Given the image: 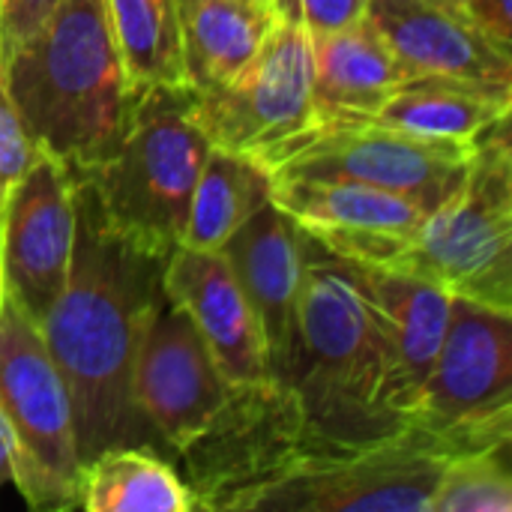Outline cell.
<instances>
[{
    "instance_id": "1",
    "label": "cell",
    "mask_w": 512,
    "mask_h": 512,
    "mask_svg": "<svg viewBox=\"0 0 512 512\" xmlns=\"http://www.w3.org/2000/svg\"><path fill=\"white\" fill-rule=\"evenodd\" d=\"M162 258L135 249L105 219L93 186L75 177V243L60 297L39 321L60 369L78 459L147 438L132 396L135 357L162 300Z\"/></svg>"
},
{
    "instance_id": "2",
    "label": "cell",
    "mask_w": 512,
    "mask_h": 512,
    "mask_svg": "<svg viewBox=\"0 0 512 512\" xmlns=\"http://www.w3.org/2000/svg\"><path fill=\"white\" fill-rule=\"evenodd\" d=\"M0 69L36 147L72 177L117 153L141 93L126 75L105 0H57Z\"/></svg>"
},
{
    "instance_id": "3",
    "label": "cell",
    "mask_w": 512,
    "mask_h": 512,
    "mask_svg": "<svg viewBox=\"0 0 512 512\" xmlns=\"http://www.w3.org/2000/svg\"><path fill=\"white\" fill-rule=\"evenodd\" d=\"M387 375L390 345L381 315L351 264L306 234L294 342L282 381L321 438L366 447L405 429L384 405Z\"/></svg>"
},
{
    "instance_id": "4",
    "label": "cell",
    "mask_w": 512,
    "mask_h": 512,
    "mask_svg": "<svg viewBox=\"0 0 512 512\" xmlns=\"http://www.w3.org/2000/svg\"><path fill=\"white\" fill-rule=\"evenodd\" d=\"M210 147L192 120V90L159 84L138 96L117 153L81 180L93 186L117 234L168 261L183 243L189 201Z\"/></svg>"
},
{
    "instance_id": "5",
    "label": "cell",
    "mask_w": 512,
    "mask_h": 512,
    "mask_svg": "<svg viewBox=\"0 0 512 512\" xmlns=\"http://www.w3.org/2000/svg\"><path fill=\"white\" fill-rule=\"evenodd\" d=\"M381 267L420 276L453 297L512 312L510 123H501L474 147L459 189L432 207Z\"/></svg>"
},
{
    "instance_id": "6",
    "label": "cell",
    "mask_w": 512,
    "mask_h": 512,
    "mask_svg": "<svg viewBox=\"0 0 512 512\" xmlns=\"http://www.w3.org/2000/svg\"><path fill=\"white\" fill-rule=\"evenodd\" d=\"M342 447L321 438L285 381L231 387L210 426L177 456L195 510L246 512L267 486L288 477L309 453Z\"/></svg>"
},
{
    "instance_id": "7",
    "label": "cell",
    "mask_w": 512,
    "mask_h": 512,
    "mask_svg": "<svg viewBox=\"0 0 512 512\" xmlns=\"http://www.w3.org/2000/svg\"><path fill=\"white\" fill-rule=\"evenodd\" d=\"M447 456L512 441V312L453 297L447 336L405 417Z\"/></svg>"
},
{
    "instance_id": "8",
    "label": "cell",
    "mask_w": 512,
    "mask_h": 512,
    "mask_svg": "<svg viewBox=\"0 0 512 512\" xmlns=\"http://www.w3.org/2000/svg\"><path fill=\"white\" fill-rule=\"evenodd\" d=\"M0 414L15 438V489L36 512L75 510L72 402L39 324L0 288Z\"/></svg>"
},
{
    "instance_id": "9",
    "label": "cell",
    "mask_w": 512,
    "mask_h": 512,
    "mask_svg": "<svg viewBox=\"0 0 512 512\" xmlns=\"http://www.w3.org/2000/svg\"><path fill=\"white\" fill-rule=\"evenodd\" d=\"M474 147L417 138L360 120L312 126L258 165H264L270 177H318L375 186L432 210L459 189Z\"/></svg>"
},
{
    "instance_id": "10",
    "label": "cell",
    "mask_w": 512,
    "mask_h": 512,
    "mask_svg": "<svg viewBox=\"0 0 512 512\" xmlns=\"http://www.w3.org/2000/svg\"><path fill=\"white\" fill-rule=\"evenodd\" d=\"M447 459L435 438L411 426L366 447H324L258 492L246 512H429Z\"/></svg>"
},
{
    "instance_id": "11",
    "label": "cell",
    "mask_w": 512,
    "mask_h": 512,
    "mask_svg": "<svg viewBox=\"0 0 512 512\" xmlns=\"http://www.w3.org/2000/svg\"><path fill=\"white\" fill-rule=\"evenodd\" d=\"M192 120L213 147L255 162L315 126L312 36L276 18L249 66L222 87L195 93Z\"/></svg>"
},
{
    "instance_id": "12",
    "label": "cell",
    "mask_w": 512,
    "mask_h": 512,
    "mask_svg": "<svg viewBox=\"0 0 512 512\" xmlns=\"http://www.w3.org/2000/svg\"><path fill=\"white\" fill-rule=\"evenodd\" d=\"M72 243L75 177L57 156L36 150L0 225V288L36 324L66 285Z\"/></svg>"
},
{
    "instance_id": "13",
    "label": "cell",
    "mask_w": 512,
    "mask_h": 512,
    "mask_svg": "<svg viewBox=\"0 0 512 512\" xmlns=\"http://www.w3.org/2000/svg\"><path fill=\"white\" fill-rule=\"evenodd\" d=\"M231 384L189 315L165 294L144 330L132 396L141 420L174 453L195 441L228 399Z\"/></svg>"
},
{
    "instance_id": "14",
    "label": "cell",
    "mask_w": 512,
    "mask_h": 512,
    "mask_svg": "<svg viewBox=\"0 0 512 512\" xmlns=\"http://www.w3.org/2000/svg\"><path fill=\"white\" fill-rule=\"evenodd\" d=\"M270 201L333 255L381 267L429 210L363 183L318 177H273Z\"/></svg>"
},
{
    "instance_id": "15",
    "label": "cell",
    "mask_w": 512,
    "mask_h": 512,
    "mask_svg": "<svg viewBox=\"0 0 512 512\" xmlns=\"http://www.w3.org/2000/svg\"><path fill=\"white\" fill-rule=\"evenodd\" d=\"M162 294L189 315L231 387L273 378L258 315L219 249L177 246L162 267Z\"/></svg>"
},
{
    "instance_id": "16",
    "label": "cell",
    "mask_w": 512,
    "mask_h": 512,
    "mask_svg": "<svg viewBox=\"0 0 512 512\" xmlns=\"http://www.w3.org/2000/svg\"><path fill=\"white\" fill-rule=\"evenodd\" d=\"M363 18L408 75L512 90V54L492 45L465 9L447 0H366Z\"/></svg>"
},
{
    "instance_id": "17",
    "label": "cell",
    "mask_w": 512,
    "mask_h": 512,
    "mask_svg": "<svg viewBox=\"0 0 512 512\" xmlns=\"http://www.w3.org/2000/svg\"><path fill=\"white\" fill-rule=\"evenodd\" d=\"M303 246L306 231L285 210L267 201L219 249L258 315L273 381L285 378L291 357L303 282Z\"/></svg>"
},
{
    "instance_id": "18",
    "label": "cell",
    "mask_w": 512,
    "mask_h": 512,
    "mask_svg": "<svg viewBox=\"0 0 512 512\" xmlns=\"http://www.w3.org/2000/svg\"><path fill=\"white\" fill-rule=\"evenodd\" d=\"M348 264L357 285L381 315L390 345V375L384 387V405L405 426V417L447 336L453 294L402 270L354 264V261Z\"/></svg>"
},
{
    "instance_id": "19",
    "label": "cell",
    "mask_w": 512,
    "mask_h": 512,
    "mask_svg": "<svg viewBox=\"0 0 512 512\" xmlns=\"http://www.w3.org/2000/svg\"><path fill=\"white\" fill-rule=\"evenodd\" d=\"M405 78L408 69L366 18L312 36L315 126L369 120Z\"/></svg>"
},
{
    "instance_id": "20",
    "label": "cell",
    "mask_w": 512,
    "mask_h": 512,
    "mask_svg": "<svg viewBox=\"0 0 512 512\" xmlns=\"http://www.w3.org/2000/svg\"><path fill=\"white\" fill-rule=\"evenodd\" d=\"M510 108L512 90H492L441 75H408L369 123L474 147L501 123H510Z\"/></svg>"
},
{
    "instance_id": "21",
    "label": "cell",
    "mask_w": 512,
    "mask_h": 512,
    "mask_svg": "<svg viewBox=\"0 0 512 512\" xmlns=\"http://www.w3.org/2000/svg\"><path fill=\"white\" fill-rule=\"evenodd\" d=\"M186 87L213 90L237 78L261 48L276 15L258 0H174Z\"/></svg>"
},
{
    "instance_id": "22",
    "label": "cell",
    "mask_w": 512,
    "mask_h": 512,
    "mask_svg": "<svg viewBox=\"0 0 512 512\" xmlns=\"http://www.w3.org/2000/svg\"><path fill=\"white\" fill-rule=\"evenodd\" d=\"M75 510L195 512L186 480L150 447L117 444L78 465Z\"/></svg>"
},
{
    "instance_id": "23",
    "label": "cell",
    "mask_w": 512,
    "mask_h": 512,
    "mask_svg": "<svg viewBox=\"0 0 512 512\" xmlns=\"http://www.w3.org/2000/svg\"><path fill=\"white\" fill-rule=\"evenodd\" d=\"M273 177L246 153L210 147L198 174L180 246L222 249L225 240L270 201Z\"/></svg>"
},
{
    "instance_id": "24",
    "label": "cell",
    "mask_w": 512,
    "mask_h": 512,
    "mask_svg": "<svg viewBox=\"0 0 512 512\" xmlns=\"http://www.w3.org/2000/svg\"><path fill=\"white\" fill-rule=\"evenodd\" d=\"M105 9L138 93L159 84H186L174 0H105Z\"/></svg>"
},
{
    "instance_id": "25",
    "label": "cell",
    "mask_w": 512,
    "mask_h": 512,
    "mask_svg": "<svg viewBox=\"0 0 512 512\" xmlns=\"http://www.w3.org/2000/svg\"><path fill=\"white\" fill-rule=\"evenodd\" d=\"M512 474L507 450L450 456L435 480L429 512H510Z\"/></svg>"
},
{
    "instance_id": "26",
    "label": "cell",
    "mask_w": 512,
    "mask_h": 512,
    "mask_svg": "<svg viewBox=\"0 0 512 512\" xmlns=\"http://www.w3.org/2000/svg\"><path fill=\"white\" fill-rule=\"evenodd\" d=\"M36 141L30 138L0 69V225L6 216V204L12 189L18 186V180L27 174L33 156H36Z\"/></svg>"
},
{
    "instance_id": "27",
    "label": "cell",
    "mask_w": 512,
    "mask_h": 512,
    "mask_svg": "<svg viewBox=\"0 0 512 512\" xmlns=\"http://www.w3.org/2000/svg\"><path fill=\"white\" fill-rule=\"evenodd\" d=\"M366 0H273V15L300 24L309 36L342 30L360 21Z\"/></svg>"
},
{
    "instance_id": "28",
    "label": "cell",
    "mask_w": 512,
    "mask_h": 512,
    "mask_svg": "<svg viewBox=\"0 0 512 512\" xmlns=\"http://www.w3.org/2000/svg\"><path fill=\"white\" fill-rule=\"evenodd\" d=\"M57 0H0V63L45 21Z\"/></svg>"
},
{
    "instance_id": "29",
    "label": "cell",
    "mask_w": 512,
    "mask_h": 512,
    "mask_svg": "<svg viewBox=\"0 0 512 512\" xmlns=\"http://www.w3.org/2000/svg\"><path fill=\"white\" fill-rule=\"evenodd\" d=\"M465 15L483 30V36L512 54V6L510 0H465Z\"/></svg>"
},
{
    "instance_id": "30",
    "label": "cell",
    "mask_w": 512,
    "mask_h": 512,
    "mask_svg": "<svg viewBox=\"0 0 512 512\" xmlns=\"http://www.w3.org/2000/svg\"><path fill=\"white\" fill-rule=\"evenodd\" d=\"M12 477H15V438L6 417L0 414V489L12 483Z\"/></svg>"
},
{
    "instance_id": "31",
    "label": "cell",
    "mask_w": 512,
    "mask_h": 512,
    "mask_svg": "<svg viewBox=\"0 0 512 512\" xmlns=\"http://www.w3.org/2000/svg\"><path fill=\"white\" fill-rule=\"evenodd\" d=\"M447 3H453V6H459V9H465V0H447Z\"/></svg>"
},
{
    "instance_id": "32",
    "label": "cell",
    "mask_w": 512,
    "mask_h": 512,
    "mask_svg": "<svg viewBox=\"0 0 512 512\" xmlns=\"http://www.w3.org/2000/svg\"><path fill=\"white\" fill-rule=\"evenodd\" d=\"M258 3H264V6H270V9H273V0H258Z\"/></svg>"
}]
</instances>
